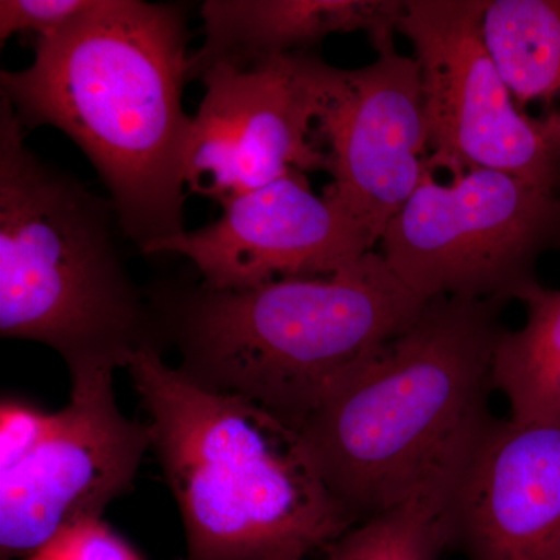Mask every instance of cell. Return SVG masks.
Listing matches in <instances>:
<instances>
[{
    "mask_svg": "<svg viewBox=\"0 0 560 560\" xmlns=\"http://www.w3.org/2000/svg\"><path fill=\"white\" fill-rule=\"evenodd\" d=\"M186 18L178 7L95 0L36 43L27 69L0 72V98L25 131L54 127L91 161L125 237L140 253L186 231V161L194 117Z\"/></svg>",
    "mask_w": 560,
    "mask_h": 560,
    "instance_id": "obj_1",
    "label": "cell"
},
{
    "mask_svg": "<svg viewBox=\"0 0 560 560\" xmlns=\"http://www.w3.org/2000/svg\"><path fill=\"white\" fill-rule=\"evenodd\" d=\"M506 301L436 298L300 433L357 523L458 485L492 418L490 366Z\"/></svg>",
    "mask_w": 560,
    "mask_h": 560,
    "instance_id": "obj_2",
    "label": "cell"
},
{
    "mask_svg": "<svg viewBox=\"0 0 560 560\" xmlns=\"http://www.w3.org/2000/svg\"><path fill=\"white\" fill-rule=\"evenodd\" d=\"M127 370L178 501L186 560H305L357 525L289 423L191 382L156 346Z\"/></svg>",
    "mask_w": 560,
    "mask_h": 560,
    "instance_id": "obj_3",
    "label": "cell"
},
{
    "mask_svg": "<svg viewBox=\"0 0 560 560\" xmlns=\"http://www.w3.org/2000/svg\"><path fill=\"white\" fill-rule=\"evenodd\" d=\"M427 302L371 250L315 278L235 290L200 285L165 311L184 375L245 397L300 431Z\"/></svg>",
    "mask_w": 560,
    "mask_h": 560,
    "instance_id": "obj_4",
    "label": "cell"
},
{
    "mask_svg": "<svg viewBox=\"0 0 560 560\" xmlns=\"http://www.w3.org/2000/svg\"><path fill=\"white\" fill-rule=\"evenodd\" d=\"M119 235L113 202L40 161L0 98V335L49 346L70 374L128 368L156 346Z\"/></svg>",
    "mask_w": 560,
    "mask_h": 560,
    "instance_id": "obj_5",
    "label": "cell"
},
{
    "mask_svg": "<svg viewBox=\"0 0 560 560\" xmlns=\"http://www.w3.org/2000/svg\"><path fill=\"white\" fill-rule=\"evenodd\" d=\"M382 257L423 301L515 300L560 248V195L510 173H430L382 235Z\"/></svg>",
    "mask_w": 560,
    "mask_h": 560,
    "instance_id": "obj_6",
    "label": "cell"
},
{
    "mask_svg": "<svg viewBox=\"0 0 560 560\" xmlns=\"http://www.w3.org/2000/svg\"><path fill=\"white\" fill-rule=\"evenodd\" d=\"M488 0H407L399 32L422 80L430 168L510 173L559 190L558 151L518 108L482 36Z\"/></svg>",
    "mask_w": 560,
    "mask_h": 560,
    "instance_id": "obj_7",
    "label": "cell"
},
{
    "mask_svg": "<svg viewBox=\"0 0 560 560\" xmlns=\"http://www.w3.org/2000/svg\"><path fill=\"white\" fill-rule=\"evenodd\" d=\"M301 66L313 138L331 176L324 194L381 242L389 221L433 173L418 62L394 50L360 69L334 68L304 54Z\"/></svg>",
    "mask_w": 560,
    "mask_h": 560,
    "instance_id": "obj_8",
    "label": "cell"
},
{
    "mask_svg": "<svg viewBox=\"0 0 560 560\" xmlns=\"http://www.w3.org/2000/svg\"><path fill=\"white\" fill-rule=\"evenodd\" d=\"M69 404L31 455L0 474V555L24 560L127 492L151 447L147 423L117 407L113 371L70 374Z\"/></svg>",
    "mask_w": 560,
    "mask_h": 560,
    "instance_id": "obj_9",
    "label": "cell"
},
{
    "mask_svg": "<svg viewBox=\"0 0 560 560\" xmlns=\"http://www.w3.org/2000/svg\"><path fill=\"white\" fill-rule=\"evenodd\" d=\"M200 80L186 161L191 194L224 206L290 173L326 171L301 51L249 68L212 66Z\"/></svg>",
    "mask_w": 560,
    "mask_h": 560,
    "instance_id": "obj_10",
    "label": "cell"
},
{
    "mask_svg": "<svg viewBox=\"0 0 560 560\" xmlns=\"http://www.w3.org/2000/svg\"><path fill=\"white\" fill-rule=\"evenodd\" d=\"M223 215L197 231L147 249L179 254L208 290H235L285 278L330 275L374 250L378 238L330 195H316L293 172L235 198Z\"/></svg>",
    "mask_w": 560,
    "mask_h": 560,
    "instance_id": "obj_11",
    "label": "cell"
},
{
    "mask_svg": "<svg viewBox=\"0 0 560 560\" xmlns=\"http://www.w3.org/2000/svg\"><path fill=\"white\" fill-rule=\"evenodd\" d=\"M470 560H541L560 539V423H489L453 495Z\"/></svg>",
    "mask_w": 560,
    "mask_h": 560,
    "instance_id": "obj_12",
    "label": "cell"
},
{
    "mask_svg": "<svg viewBox=\"0 0 560 560\" xmlns=\"http://www.w3.org/2000/svg\"><path fill=\"white\" fill-rule=\"evenodd\" d=\"M405 0H209L205 43L189 57V80L217 65L249 68L296 54L334 33H366L377 55L396 50Z\"/></svg>",
    "mask_w": 560,
    "mask_h": 560,
    "instance_id": "obj_13",
    "label": "cell"
},
{
    "mask_svg": "<svg viewBox=\"0 0 560 560\" xmlns=\"http://www.w3.org/2000/svg\"><path fill=\"white\" fill-rule=\"evenodd\" d=\"M482 36L518 108L547 106L560 167V0H488Z\"/></svg>",
    "mask_w": 560,
    "mask_h": 560,
    "instance_id": "obj_14",
    "label": "cell"
},
{
    "mask_svg": "<svg viewBox=\"0 0 560 560\" xmlns=\"http://www.w3.org/2000/svg\"><path fill=\"white\" fill-rule=\"evenodd\" d=\"M515 300L525 305V324L503 330L490 366L492 388L521 425L560 423V289L530 283Z\"/></svg>",
    "mask_w": 560,
    "mask_h": 560,
    "instance_id": "obj_15",
    "label": "cell"
},
{
    "mask_svg": "<svg viewBox=\"0 0 560 560\" xmlns=\"http://www.w3.org/2000/svg\"><path fill=\"white\" fill-rule=\"evenodd\" d=\"M456 486L429 490L353 525L315 560H438L455 544Z\"/></svg>",
    "mask_w": 560,
    "mask_h": 560,
    "instance_id": "obj_16",
    "label": "cell"
},
{
    "mask_svg": "<svg viewBox=\"0 0 560 560\" xmlns=\"http://www.w3.org/2000/svg\"><path fill=\"white\" fill-rule=\"evenodd\" d=\"M24 560H143L102 518L80 523Z\"/></svg>",
    "mask_w": 560,
    "mask_h": 560,
    "instance_id": "obj_17",
    "label": "cell"
},
{
    "mask_svg": "<svg viewBox=\"0 0 560 560\" xmlns=\"http://www.w3.org/2000/svg\"><path fill=\"white\" fill-rule=\"evenodd\" d=\"M95 0H2L0 2V39L16 33H36L38 38L62 31Z\"/></svg>",
    "mask_w": 560,
    "mask_h": 560,
    "instance_id": "obj_18",
    "label": "cell"
},
{
    "mask_svg": "<svg viewBox=\"0 0 560 560\" xmlns=\"http://www.w3.org/2000/svg\"><path fill=\"white\" fill-rule=\"evenodd\" d=\"M51 415L22 404L2 405L0 420V474L16 467L49 430Z\"/></svg>",
    "mask_w": 560,
    "mask_h": 560,
    "instance_id": "obj_19",
    "label": "cell"
},
{
    "mask_svg": "<svg viewBox=\"0 0 560 560\" xmlns=\"http://www.w3.org/2000/svg\"><path fill=\"white\" fill-rule=\"evenodd\" d=\"M541 560H560V539L552 545L551 550Z\"/></svg>",
    "mask_w": 560,
    "mask_h": 560,
    "instance_id": "obj_20",
    "label": "cell"
},
{
    "mask_svg": "<svg viewBox=\"0 0 560 560\" xmlns=\"http://www.w3.org/2000/svg\"><path fill=\"white\" fill-rule=\"evenodd\" d=\"M558 194L560 195V180H559V190H558Z\"/></svg>",
    "mask_w": 560,
    "mask_h": 560,
    "instance_id": "obj_21",
    "label": "cell"
}]
</instances>
